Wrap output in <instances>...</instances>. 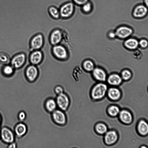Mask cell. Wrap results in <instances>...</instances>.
Here are the masks:
<instances>
[{"mask_svg": "<svg viewBox=\"0 0 148 148\" xmlns=\"http://www.w3.org/2000/svg\"><path fill=\"white\" fill-rule=\"evenodd\" d=\"M83 66L84 69L88 71H92L94 68L93 63L90 60L85 61L83 63Z\"/></svg>", "mask_w": 148, "mask_h": 148, "instance_id": "26", "label": "cell"}, {"mask_svg": "<svg viewBox=\"0 0 148 148\" xmlns=\"http://www.w3.org/2000/svg\"><path fill=\"white\" fill-rule=\"evenodd\" d=\"M2 119L1 115L0 114V126L1 125L2 123Z\"/></svg>", "mask_w": 148, "mask_h": 148, "instance_id": "38", "label": "cell"}, {"mask_svg": "<svg viewBox=\"0 0 148 148\" xmlns=\"http://www.w3.org/2000/svg\"><path fill=\"white\" fill-rule=\"evenodd\" d=\"M119 117L121 120L125 123H129L132 121V117L131 113L128 111L123 110L120 113Z\"/></svg>", "mask_w": 148, "mask_h": 148, "instance_id": "19", "label": "cell"}, {"mask_svg": "<svg viewBox=\"0 0 148 148\" xmlns=\"http://www.w3.org/2000/svg\"><path fill=\"white\" fill-rule=\"evenodd\" d=\"M51 118L56 124L63 126L67 122V118L64 111L60 109H56L51 113Z\"/></svg>", "mask_w": 148, "mask_h": 148, "instance_id": "4", "label": "cell"}, {"mask_svg": "<svg viewBox=\"0 0 148 148\" xmlns=\"http://www.w3.org/2000/svg\"><path fill=\"white\" fill-rule=\"evenodd\" d=\"M53 55L58 59L65 60L68 56V53L66 48L63 46L58 44L53 45L52 48Z\"/></svg>", "mask_w": 148, "mask_h": 148, "instance_id": "5", "label": "cell"}, {"mask_svg": "<svg viewBox=\"0 0 148 148\" xmlns=\"http://www.w3.org/2000/svg\"><path fill=\"white\" fill-rule=\"evenodd\" d=\"M27 131V125L22 122L16 124L14 128V133L17 137L21 138L26 134Z\"/></svg>", "mask_w": 148, "mask_h": 148, "instance_id": "13", "label": "cell"}, {"mask_svg": "<svg viewBox=\"0 0 148 148\" xmlns=\"http://www.w3.org/2000/svg\"><path fill=\"white\" fill-rule=\"evenodd\" d=\"M93 74L97 79L102 81H105L106 79V74L105 71L102 69L96 68L94 69Z\"/></svg>", "mask_w": 148, "mask_h": 148, "instance_id": "18", "label": "cell"}, {"mask_svg": "<svg viewBox=\"0 0 148 148\" xmlns=\"http://www.w3.org/2000/svg\"><path fill=\"white\" fill-rule=\"evenodd\" d=\"M144 5L147 7H148V0H143Z\"/></svg>", "mask_w": 148, "mask_h": 148, "instance_id": "37", "label": "cell"}, {"mask_svg": "<svg viewBox=\"0 0 148 148\" xmlns=\"http://www.w3.org/2000/svg\"><path fill=\"white\" fill-rule=\"evenodd\" d=\"M47 12L51 18L53 19L57 20L60 18L59 8L55 6L51 5L49 6Z\"/></svg>", "mask_w": 148, "mask_h": 148, "instance_id": "16", "label": "cell"}, {"mask_svg": "<svg viewBox=\"0 0 148 148\" xmlns=\"http://www.w3.org/2000/svg\"><path fill=\"white\" fill-rule=\"evenodd\" d=\"M117 135L114 131H110L105 135V140L106 143L111 144L114 143L117 139Z\"/></svg>", "mask_w": 148, "mask_h": 148, "instance_id": "17", "label": "cell"}, {"mask_svg": "<svg viewBox=\"0 0 148 148\" xmlns=\"http://www.w3.org/2000/svg\"><path fill=\"white\" fill-rule=\"evenodd\" d=\"M72 1L76 5L82 6L89 1V0H72Z\"/></svg>", "mask_w": 148, "mask_h": 148, "instance_id": "32", "label": "cell"}, {"mask_svg": "<svg viewBox=\"0 0 148 148\" xmlns=\"http://www.w3.org/2000/svg\"><path fill=\"white\" fill-rule=\"evenodd\" d=\"M108 95L111 99L115 100L119 98L121 95V93L118 89L112 88H110L108 90Z\"/></svg>", "mask_w": 148, "mask_h": 148, "instance_id": "21", "label": "cell"}, {"mask_svg": "<svg viewBox=\"0 0 148 148\" xmlns=\"http://www.w3.org/2000/svg\"><path fill=\"white\" fill-rule=\"evenodd\" d=\"M8 60L7 56L3 53H0V61L2 62H6Z\"/></svg>", "mask_w": 148, "mask_h": 148, "instance_id": "33", "label": "cell"}, {"mask_svg": "<svg viewBox=\"0 0 148 148\" xmlns=\"http://www.w3.org/2000/svg\"><path fill=\"white\" fill-rule=\"evenodd\" d=\"M57 106L64 111L68 109L70 104V99L68 96L63 92L57 95L55 99Z\"/></svg>", "mask_w": 148, "mask_h": 148, "instance_id": "3", "label": "cell"}, {"mask_svg": "<svg viewBox=\"0 0 148 148\" xmlns=\"http://www.w3.org/2000/svg\"><path fill=\"white\" fill-rule=\"evenodd\" d=\"M132 32V29L130 28L125 26H122L118 28L115 32L116 35L121 38H125L130 36Z\"/></svg>", "mask_w": 148, "mask_h": 148, "instance_id": "14", "label": "cell"}, {"mask_svg": "<svg viewBox=\"0 0 148 148\" xmlns=\"http://www.w3.org/2000/svg\"><path fill=\"white\" fill-rule=\"evenodd\" d=\"M148 13L147 7L144 4H140L134 9L132 15L136 18H142L145 17Z\"/></svg>", "mask_w": 148, "mask_h": 148, "instance_id": "10", "label": "cell"}, {"mask_svg": "<svg viewBox=\"0 0 148 148\" xmlns=\"http://www.w3.org/2000/svg\"><path fill=\"white\" fill-rule=\"evenodd\" d=\"M138 129L139 133L143 135L146 134L148 132V125L145 121H140L138 126Z\"/></svg>", "mask_w": 148, "mask_h": 148, "instance_id": "22", "label": "cell"}, {"mask_svg": "<svg viewBox=\"0 0 148 148\" xmlns=\"http://www.w3.org/2000/svg\"><path fill=\"white\" fill-rule=\"evenodd\" d=\"M124 44L127 48L130 49H134L138 47V42L135 39L130 38L127 40L125 42Z\"/></svg>", "mask_w": 148, "mask_h": 148, "instance_id": "23", "label": "cell"}, {"mask_svg": "<svg viewBox=\"0 0 148 148\" xmlns=\"http://www.w3.org/2000/svg\"><path fill=\"white\" fill-rule=\"evenodd\" d=\"M107 85L103 83H99L95 86L92 91V96L95 99H99L105 95L107 90Z\"/></svg>", "mask_w": 148, "mask_h": 148, "instance_id": "6", "label": "cell"}, {"mask_svg": "<svg viewBox=\"0 0 148 148\" xmlns=\"http://www.w3.org/2000/svg\"><path fill=\"white\" fill-rule=\"evenodd\" d=\"M26 114L23 111H21L18 114V118L21 122L24 121L26 119Z\"/></svg>", "mask_w": 148, "mask_h": 148, "instance_id": "30", "label": "cell"}, {"mask_svg": "<svg viewBox=\"0 0 148 148\" xmlns=\"http://www.w3.org/2000/svg\"><path fill=\"white\" fill-rule=\"evenodd\" d=\"M26 60V56L25 53H21L17 54L11 60V65L14 68L19 69L25 64Z\"/></svg>", "mask_w": 148, "mask_h": 148, "instance_id": "8", "label": "cell"}, {"mask_svg": "<svg viewBox=\"0 0 148 148\" xmlns=\"http://www.w3.org/2000/svg\"><path fill=\"white\" fill-rule=\"evenodd\" d=\"M121 75L123 79L127 80L131 77L132 74L129 71L126 70L122 71Z\"/></svg>", "mask_w": 148, "mask_h": 148, "instance_id": "29", "label": "cell"}, {"mask_svg": "<svg viewBox=\"0 0 148 148\" xmlns=\"http://www.w3.org/2000/svg\"><path fill=\"white\" fill-rule=\"evenodd\" d=\"M121 77L117 74H114L110 75L108 79V82L110 84L118 85L121 82Z\"/></svg>", "mask_w": 148, "mask_h": 148, "instance_id": "20", "label": "cell"}, {"mask_svg": "<svg viewBox=\"0 0 148 148\" xmlns=\"http://www.w3.org/2000/svg\"><path fill=\"white\" fill-rule=\"evenodd\" d=\"M75 5L72 1L65 2L59 8L60 18L67 19L72 16L75 9Z\"/></svg>", "mask_w": 148, "mask_h": 148, "instance_id": "1", "label": "cell"}, {"mask_svg": "<svg viewBox=\"0 0 148 148\" xmlns=\"http://www.w3.org/2000/svg\"><path fill=\"white\" fill-rule=\"evenodd\" d=\"M1 139V136H0V140Z\"/></svg>", "mask_w": 148, "mask_h": 148, "instance_id": "39", "label": "cell"}, {"mask_svg": "<svg viewBox=\"0 0 148 148\" xmlns=\"http://www.w3.org/2000/svg\"><path fill=\"white\" fill-rule=\"evenodd\" d=\"M44 107L47 112L52 113L56 109L57 107L55 99L52 98L47 99L44 103Z\"/></svg>", "mask_w": 148, "mask_h": 148, "instance_id": "15", "label": "cell"}, {"mask_svg": "<svg viewBox=\"0 0 148 148\" xmlns=\"http://www.w3.org/2000/svg\"><path fill=\"white\" fill-rule=\"evenodd\" d=\"M17 147V145L15 141L8 144L7 147L8 148H16Z\"/></svg>", "mask_w": 148, "mask_h": 148, "instance_id": "35", "label": "cell"}, {"mask_svg": "<svg viewBox=\"0 0 148 148\" xmlns=\"http://www.w3.org/2000/svg\"><path fill=\"white\" fill-rule=\"evenodd\" d=\"M43 54L39 50L33 51L30 54L29 60L32 64L36 65L39 64L43 59Z\"/></svg>", "mask_w": 148, "mask_h": 148, "instance_id": "12", "label": "cell"}, {"mask_svg": "<svg viewBox=\"0 0 148 148\" xmlns=\"http://www.w3.org/2000/svg\"><path fill=\"white\" fill-rule=\"evenodd\" d=\"M97 132L99 134H103L106 132L107 127L106 125L102 123H99L96 127Z\"/></svg>", "mask_w": 148, "mask_h": 148, "instance_id": "27", "label": "cell"}, {"mask_svg": "<svg viewBox=\"0 0 148 148\" xmlns=\"http://www.w3.org/2000/svg\"><path fill=\"white\" fill-rule=\"evenodd\" d=\"M64 90L63 88L60 86H56L54 88V92L57 95L64 92Z\"/></svg>", "mask_w": 148, "mask_h": 148, "instance_id": "31", "label": "cell"}, {"mask_svg": "<svg viewBox=\"0 0 148 148\" xmlns=\"http://www.w3.org/2000/svg\"><path fill=\"white\" fill-rule=\"evenodd\" d=\"M62 33L61 30L57 29L53 30L50 37L51 44L53 46L59 44L62 41Z\"/></svg>", "mask_w": 148, "mask_h": 148, "instance_id": "11", "label": "cell"}, {"mask_svg": "<svg viewBox=\"0 0 148 148\" xmlns=\"http://www.w3.org/2000/svg\"><path fill=\"white\" fill-rule=\"evenodd\" d=\"M108 112L110 115L112 116H116L119 113V110L117 107L112 106L109 108Z\"/></svg>", "mask_w": 148, "mask_h": 148, "instance_id": "28", "label": "cell"}, {"mask_svg": "<svg viewBox=\"0 0 148 148\" xmlns=\"http://www.w3.org/2000/svg\"><path fill=\"white\" fill-rule=\"evenodd\" d=\"M14 69L11 65H5L3 68V72L5 75L10 76L13 73Z\"/></svg>", "mask_w": 148, "mask_h": 148, "instance_id": "25", "label": "cell"}, {"mask_svg": "<svg viewBox=\"0 0 148 148\" xmlns=\"http://www.w3.org/2000/svg\"><path fill=\"white\" fill-rule=\"evenodd\" d=\"M44 40L43 37L41 34H38L35 35L31 41V49L33 51L40 49L43 46Z\"/></svg>", "mask_w": 148, "mask_h": 148, "instance_id": "7", "label": "cell"}, {"mask_svg": "<svg viewBox=\"0 0 148 148\" xmlns=\"http://www.w3.org/2000/svg\"><path fill=\"white\" fill-rule=\"evenodd\" d=\"M116 35L115 33H114L113 32H110L109 34V36L111 38H114Z\"/></svg>", "mask_w": 148, "mask_h": 148, "instance_id": "36", "label": "cell"}, {"mask_svg": "<svg viewBox=\"0 0 148 148\" xmlns=\"http://www.w3.org/2000/svg\"><path fill=\"white\" fill-rule=\"evenodd\" d=\"M25 73L28 80L30 82H33L38 77V70L36 65L32 64L27 67Z\"/></svg>", "mask_w": 148, "mask_h": 148, "instance_id": "9", "label": "cell"}, {"mask_svg": "<svg viewBox=\"0 0 148 148\" xmlns=\"http://www.w3.org/2000/svg\"><path fill=\"white\" fill-rule=\"evenodd\" d=\"M92 3L89 1L81 6V10L84 13H88L92 10Z\"/></svg>", "mask_w": 148, "mask_h": 148, "instance_id": "24", "label": "cell"}, {"mask_svg": "<svg viewBox=\"0 0 148 148\" xmlns=\"http://www.w3.org/2000/svg\"><path fill=\"white\" fill-rule=\"evenodd\" d=\"M1 139L4 143L9 144L15 141V135L11 130L3 127L0 130Z\"/></svg>", "mask_w": 148, "mask_h": 148, "instance_id": "2", "label": "cell"}, {"mask_svg": "<svg viewBox=\"0 0 148 148\" xmlns=\"http://www.w3.org/2000/svg\"><path fill=\"white\" fill-rule=\"evenodd\" d=\"M139 43L140 46L143 48L146 47L148 45L147 41L144 39L140 40Z\"/></svg>", "mask_w": 148, "mask_h": 148, "instance_id": "34", "label": "cell"}]
</instances>
